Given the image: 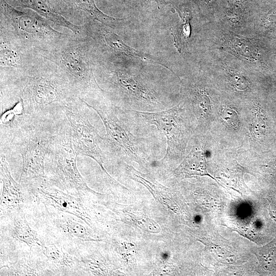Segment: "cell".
Wrapping results in <instances>:
<instances>
[{
    "instance_id": "1",
    "label": "cell",
    "mask_w": 276,
    "mask_h": 276,
    "mask_svg": "<svg viewBox=\"0 0 276 276\" xmlns=\"http://www.w3.org/2000/svg\"><path fill=\"white\" fill-rule=\"evenodd\" d=\"M7 125L12 149L22 158L19 182L26 183L37 178L47 177L45 160L54 140V129L39 113L25 114Z\"/></svg>"
},
{
    "instance_id": "2",
    "label": "cell",
    "mask_w": 276,
    "mask_h": 276,
    "mask_svg": "<svg viewBox=\"0 0 276 276\" xmlns=\"http://www.w3.org/2000/svg\"><path fill=\"white\" fill-rule=\"evenodd\" d=\"M69 123L65 118L56 128L52 148L47 155L48 176L55 187L72 195L84 198L94 193L81 175L77 164Z\"/></svg>"
},
{
    "instance_id": "3",
    "label": "cell",
    "mask_w": 276,
    "mask_h": 276,
    "mask_svg": "<svg viewBox=\"0 0 276 276\" xmlns=\"http://www.w3.org/2000/svg\"><path fill=\"white\" fill-rule=\"evenodd\" d=\"M27 77L28 81L20 97L24 101L26 114L39 113L54 103H60L62 106L79 99L57 68L34 70Z\"/></svg>"
},
{
    "instance_id": "4",
    "label": "cell",
    "mask_w": 276,
    "mask_h": 276,
    "mask_svg": "<svg viewBox=\"0 0 276 276\" xmlns=\"http://www.w3.org/2000/svg\"><path fill=\"white\" fill-rule=\"evenodd\" d=\"M44 206L36 219L37 232L44 245L58 244L72 254L84 243L99 240L89 229V226L80 218Z\"/></svg>"
},
{
    "instance_id": "5",
    "label": "cell",
    "mask_w": 276,
    "mask_h": 276,
    "mask_svg": "<svg viewBox=\"0 0 276 276\" xmlns=\"http://www.w3.org/2000/svg\"><path fill=\"white\" fill-rule=\"evenodd\" d=\"M206 47L220 50L258 70L265 64L261 38L252 33H237L213 21L206 23Z\"/></svg>"
},
{
    "instance_id": "6",
    "label": "cell",
    "mask_w": 276,
    "mask_h": 276,
    "mask_svg": "<svg viewBox=\"0 0 276 276\" xmlns=\"http://www.w3.org/2000/svg\"><path fill=\"white\" fill-rule=\"evenodd\" d=\"M21 185L27 193L35 198L38 204L73 215L90 227L93 226V218L84 198L72 195L55 187L47 177L34 178Z\"/></svg>"
},
{
    "instance_id": "7",
    "label": "cell",
    "mask_w": 276,
    "mask_h": 276,
    "mask_svg": "<svg viewBox=\"0 0 276 276\" xmlns=\"http://www.w3.org/2000/svg\"><path fill=\"white\" fill-rule=\"evenodd\" d=\"M53 59L58 69L80 99L95 87V81L87 64L80 42L66 43L57 49Z\"/></svg>"
},
{
    "instance_id": "8",
    "label": "cell",
    "mask_w": 276,
    "mask_h": 276,
    "mask_svg": "<svg viewBox=\"0 0 276 276\" xmlns=\"http://www.w3.org/2000/svg\"><path fill=\"white\" fill-rule=\"evenodd\" d=\"M79 99L61 106L71 130L74 148L78 155L88 156L95 160L103 171L110 176L103 165L102 150L100 146L102 139L99 136L88 119L83 113Z\"/></svg>"
},
{
    "instance_id": "9",
    "label": "cell",
    "mask_w": 276,
    "mask_h": 276,
    "mask_svg": "<svg viewBox=\"0 0 276 276\" xmlns=\"http://www.w3.org/2000/svg\"><path fill=\"white\" fill-rule=\"evenodd\" d=\"M1 8L11 28L23 40L46 45L61 38L63 34L54 29L42 16L17 10L4 0H1Z\"/></svg>"
},
{
    "instance_id": "10",
    "label": "cell",
    "mask_w": 276,
    "mask_h": 276,
    "mask_svg": "<svg viewBox=\"0 0 276 276\" xmlns=\"http://www.w3.org/2000/svg\"><path fill=\"white\" fill-rule=\"evenodd\" d=\"M81 101L100 117L105 128L106 139L109 144L141 163L143 159L139 147L131 135L121 124L113 110L98 104Z\"/></svg>"
},
{
    "instance_id": "11",
    "label": "cell",
    "mask_w": 276,
    "mask_h": 276,
    "mask_svg": "<svg viewBox=\"0 0 276 276\" xmlns=\"http://www.w3.org/2000/svg\"><path fill=\"white\" fill-rule=\"evenodd\" d=\"M178 106L158 112L131 110L129 111L142 117L149 124L155 125L164 133L167 139V150L164 159L173 156L182 149L181 131Z\"/></svg>"
},
{
    "instance_id": "12",
    "label": "cell",
    "mask_w": 276,
    "mask_h": 276,
    "mask_svg": "<svg viewBox=\"0 0 276 276\" xmlns=\"http://www.w3.org/2000/svg\"><path fill=\"white\" fill-rule=\"evenodd\" d=\"M32 249L21 254L13 263L1 268V275H55L41 247L38 252Z\"/></svg>"
},
{
    "instance_id": "13",
    "label": "cell",
    "mask_w": 276,
    "mask_h": 276,
    "mask_svg": "<svg viewBox=\"0 0 276 276\" xmlns=\"http://www.w3.org/2000/svg\"><path fill=\"white\" fill-rule=\"evenodd\" d=\"M1 180L3 191L1 197V217L19 208H24L25 192L24 187L12 177L9 169L6 157L1 153Z\"/></svg>"
},
{
    "instance_id": "14",
    "label": "cell",
    "mask_w": 276,
    "mask_h": 276,
    "mask_svg": "<svg viewBox=\"0 0 276 276\" xmlns=\"http://www.w3.org/2000/svg\"><path fill=\"white\" fill-rule=\"evenodd\" d=\"M3 217L8 218L9 221L6 231L15 241L26 244L30 249L35 246L43 247V241L38 233L30 226L24 208L14 211Z\"/></svg>"
},
{
    "instance_id": "15",
    "label": "cell",
    "mask_w": 276,
    "mask_h": 276,
    "mask_svg": "<svg viewBox=\"0 0 276 276\" xmlns=\"http://www.w3.org/2000/svg\"><path fill=\"white\" fill-rule=\"evenodd\" d=\"M55 275H78L76 258L56 243L45 244L41 247Z\"/></svg>"
},
{
    "instance_id": "16",
    "label": "cell",
    "mask_w": 276,
    "mask_h": 276,
    "mask_svg": "<svg viewBox=\"0 0 276 276\" xmlns=\"http://www.w3.org/2000/svg\"><path fill=\"white\" fill-rule=\"evenodd\" d=\"M15 4L23 8L34 10L55 25L65 27L75 34L80 32V27L62 16L48 0H13Z\"/></svg>"
},
{
    "instance_id": "17",
    "label": "cell",
    "mask_w": 276,
    "mask_h": 276,
    "mask_svg": "<svg viewBox=\"0 0 276 276\" xmlns=\"http://www.w3.org/2000/svg\"><path fill=\"white\" fill-rule=\"evenodd\" d=\"M174 173L176 176L180 178L194 175L211 176L207 170L204 151H191L175 170Z\"/></svg>"
},
{
    "instance_id": "18",
    "label": "cell",
    "mask_w": 276,
    "mask_h": 276,
    "mask_svg": "<svg viewBox=\"0 0 276 276\" xmlns=\"http://www.w3.org/2000/svg\"><path fill=\"white\" fill-rule=\"evenodd\" d=\"M181 16V22L170 28L171 33L173 36L175 45L178 51L181 53L183 51L190 38L191 33V20L192 14L190 11H183Z\"/></svg>"
},
{
    "instance_id": "19",
    "label": "cell",
    "mask_w": 276,
    "mask_h": 276,
    "mask_svg": "<svg viewBox=\"0 0 276 276\" xmlns=\"http://www.w3.org/2000/svg\"><path fill=\"white\" fill-rule=\"evenodd\" d=\"M104 39L107 45L116 51L124 52L130 56L141 58L151 63L163 65L156 60H154L150 56L142 54L127 46L118 35L113 33H106L104 35Z\"/></svg>"
},
{
    "instance_id": "20",
    "label": "cell",
    "mask_w": 276,
    "mask_h": 276,
    "mask_svg": "<svg viewBox=\"0 0 276 276\" xmlns=\"http://www.w3.org/2000/svg\"><path fill=\"white\" fill-rule=\"evenodd\" d=\"M1 66L15 68H21L22 64L18 52L11 47L6 41L1 39Z\"/></svg>"
},
{
    "instance_id": "21",
    "label": "cell",
    "mask_w": 276,
    "mask_h": 276,
    "mask_svg": "<svg viewBox=\"0 0 276 276\" xmlns=\"http://www.w3.org/2000/svg\"><path fill=\"white\" fill-rule=\"evenodd\" d=\"M261 266L271 270L276 265V246L273 241L257 250L256 254Z\"/></svg>"
},
{
    "instance_id": "22",
    "label": "cell",
    "mask_w": 276,
    "mask_h": 276,
    "mask_svg": "<svg viewBox=\"0 0 276 276\" xmlns=\"http://www.w3.org/2000/svg\"><path fill=\"white\" fill-rule=\"evenodd\" d=\"M253 112L250 132L252 137L258 140L261 139L266 132V119L263 110L259 106H256Z\"/></svg>"
},
{
    "instance_id": "23",
    "label": "cell",
    "mask_w": 276,
    "mask_h": 276,
    "mask_svg": "<svg viewBox=\"0 0 276 276\" xmlns=\"http://www.w3.org/2000/svg\"><path fill=\"white\" fill-rule=\"evenodd\" d=\"M76 4L89 15L102 23L107 24L116 20L104 14L97 7L94 0H74Z\"/></svg>"
},
{
    "instance_id": "24",
    "label": "cell",
    "mask_w": 276,
    "mask_h": 276,
    "mask_svg": "<svg viewBox=\"0 0 276 276\" xmlns=\"http://www.w3.org/2000/svg\"><path fill=\"white\" fill-rule=\"evenodd\" d=\"M194 104L201 116L207 115L211 108V98L208 91L204 88L199 89L194 96Z\"/></svg>"
},
{
    "instance_id": "25",
    "label": "cell",
    "mask_w": 276,
    "mask_h": 276,
    "mask_svg": "<svg viewBox=\"0 0 276 276\" xmlns=\"http://www.w3.org/2000/svg\"><path fill=\"white\" fill-rule=\"evenodd\" d=\"M25 114V105L22 99L19 98L12 108L2 113L0 121L1 125H7L13 122L15 117L21 116Z\"/></svg>"
},
{
    "instance_id": "26",
    "label": "cell",
    "mask_w": 276,
    "mask_h": 276,
    "mask_svg": "<svg viewBox=\"0 0 276 276\" xmlns=\"http://www.w3.org/2000/svg\"><path fill=\"white\" fill-rule=\"evenodd\" d=\"M222 120L228 126L237 129L239 125V119L236 110L233 108L226 106L223 107L220 112Z\"/></svg>"
},
{
    "instance_id": "27",
    "label": "cell",
    "mask_w": 276,
    "mask_h": 276,
    "mask_svg": "<svg viewBox=\"0 0 276 276\" xmlns=\"http://www.w3.org/2000/svg\"><path fill=\"white\" fill-rule=\"evenodd\" d=\"M269 211L270 216L276 221V206L270 205L269 207Z\"/></svg>"
},
{
    "instance_id": "28",
    "label": "cell",
    "mask_w": 276,
    "mask_h": 276,
    "mask_svg": "<svg viewBox=\"0 0 276 276\" xmlns=\"http://www.w3.org/2000/svg\"><path fill=\"white\" fill-rule=\"evenodd\" d=\"M156 2L158 4H163L166 2V0H153Z\"/></svg>"
}]
</instances>
